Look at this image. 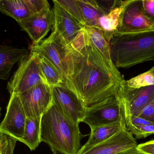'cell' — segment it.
Listing matches in <instances>:
<instances>
[{
    "label": "cell",
    "mask_w": 154,
    "mask_h": 154,
    "mask_svg": "<svg viewBox=\"0 0 154 154\" xmlns=\"http://www.w3.org/2000/svg\"><path fill=\"white\" fill-rule=\"evenodd\" d=\"M110 56L117 68H128L154 61V29L131 33H116L109 42Z\"/></svg>",
    "instance_id": "obj_3"
},
{
    "label": "cell",
    "mask_w": 154,
    "mask_h": 154,
    "mask_svg": "<svg viewBox=\"0 0 154 154\" xmlns=\"http://www.w3.org/2000/svg\"><path fill=\"white\" fill-rule=\"evenodd\" d=\"M125 121L124 107L118 91L102 101L86 108L82 122L91 130L106 125Z\"/></svg>",
    "instance_id": "obj_4"
},
{
    "label": "cell",
    "mask_w": 154,
    "mask_h": 154,
    "mask_svg": "<svg viewBox=\"0 0 154 154\" xmlns=\"http://www.w3.org/2000/svg\"><path fill=\"white\" fill-rule=\"evenodd\" d=\"M29 53L25 49L8 46L0 47V80L8 79L13 66Z\"/></svg>",
    "instance_id": "obj_16"
},
{
    "label": "cell",
    "mask_w": 154,
    "mask_h": 154,
    "mask_svg": "<svg viewBox=\"0 0 154 154\" xmlns=\"http://www.w3.org/2000/svg\"><path fill=\"white\" fill-rule=\"evenodd\" d=\"M41 119L26 118L24 136L21 143L27 146L32 151L36 150L42 142Z\"/></svg>",
    "instance_id": "obj_20"
},
{
    "label": "cell",
    "mask_w": 154,
    "mask_h": 154,
    "mask_svg": "<svg viewBox=\"0 0 154 154\" xmlns=\"http://www.w3.org/2000/svg\"><path fill=\"white\" fill-rule=\"evenodd\" d=\"M37 54L40 69L45 82L51 88L63 85L65 79L59 71L48 59Z\"/></svg>",
    "instance_id": "obj_21"
},
{
    "label": "cell",
    "mask_w": 154,
    "mask_h": 154,
    "mask_svg": "<svg viewBox=\"0 0 154 154\" xmlns=\"http://www.w3.org/2000/svg\"><path fill=\"white\" fill-rule=\"evenodd\" d=\"M127 130L137 139L144 138L154 135V124L148 125H128Z\"/></svg>",
    "instance_id": "obj_25"
},
{
    "label": "cell",
    "mask_w": 154,
    "mask_h": 154,
    "mask_svg": "<svg viewBox=\"0 0 154 154\" xmlns=\"http://www.w3.org/2000/svg\"><path fill=\"white\" fill-rule=\"evenodd\" d=\"M19 96L26 116L31 118H42L53 100L52 88L45 83H40Z\"/></svg>",
    "instance_id": "obj_9"
},
{
    "label": "cell",
    "mask_w": 154,
    "mask_h": 154,
    "mask_svg": "<svg viewBox=\"0 0 154 154\" xmlns=\"http://www.w3.org/2000/svg\"><path fill=\"white\" fill-rule=\"evenodd\" d=\"M17 141L11 137H8V145L2 154H14Z\"/></svg>",
    "instance_id": "obj_31"
},
{
    "label": "cell",
    "mask_w": 154,
    "mask_h": 154,
    "mask_svg": "<svg viewBox=\"0 0 154 154\" xmlns=\"http://www.w3.org/2000/svg\"><path fill=\"white\" fill-rule=\"evenodd\" d=\"M136 117L144 118L154 123V99L140 111Z\"/></svg>",
    "instance_id": "obj_28"
},
{
    "label": "cell",
    "mask_w": 154,
    "mask_h": 154,
    "mask_svg": "<svg viewBox=\"0 0 154 154\" xmlns=\"http://www.w3.org/2000/svg\"><path fill=\"white\" fill-rule=\"evenodd\" d=\"M27 118L19 95L11 94L4 118L0 124V134L21 142Z\"/></svg>",
    "instance_id": "obj_10"
},
{
    "label": "cell",
    "mask_w": 154,
    "mask_h": 154,
    "mask_svg": "<svg viewBox=\"0 0 154 154\" xmlns=\"http://www.w3.org/2000/svg\"><path fill=\"white\" fill-rule=\"evenodd\" d=\"M54 23V12L53 9L50 7L40 13L31 15L17 23L23 30L28 33L34 45L43 40L53 28Z\"/></svg>",
    "instance_id": "obj_13"
},
{
    "label": "cell",
    "mask_w": 154,
    "mask_h": 154,
    "mask_svg": "<svg viewBox=\"0 0 154 154\" xmlns=\"http://www.w3.org/2000/svg\"><path fill=\"white\" fill-rule=\"evenodd\" d=\"M53 154H59L57 153H53Z\"/></svg>",
    "instance_id": "obj_34"
},
{
    "label": "cell",
    "mask_w": 154,
    "mask_h": 154,
    "mask_svg": "<svg viewBox=\"0 0 154 154\" xmlns=\"http://www.w3.org/2000/svg\"><path fill=\"white\" fill-rule=\"evenodd\" d=\"M137 149L146 154H154V139L138 145Z\"/></svg>",
    "instance_id": "obj_30"
},
{
    "label": "cell",
    "mask_w": 154,
    "mask_h": 154,
    "mask_svg": "<svg viewBox=\"0 0 154 154\" xmlns=\"http://www.w3.org/2000/svg\"><path fill=\"white\" fill-rule=\"evenodd\" d=\"M0 111H1V108H0ZM0 116H1V113H0Z\"/></svg>",
    "instance_id": "obj_35"
},
{
    "label": "cell",
    "mask_w": 154,
    "mask_h": 154,
    "mask_svg": "<svg viewBox=\"0 0 154 154\" xmlns=\"http://www.w3.org/2000/svg\"><path fill=\"white\" fill-rule=\"evenodd\" d=\"M54 23L52 30L65 41L72 50L83 45L87 40L85 27L57 2L53 1Z\"/></svg>",
    "instance_id": "obj_7"
},
{
    "label": "cell",
    "mask_w": 154,
    "mask_h": 154,
    "mask_svg": "<svg viewBox=\"0 0 154 154\" xmlns=\"http://www.w3.org/2000/svg\"><path fill=\"white\" fill-rule=\"evenodd\" d=\"M116 154H146L137 149V146Z\"/></svg>",
    "instance_id": "obj_33"
},
{
    "label": "cell",
    "mask_w": 154,
    "mask_h": 154,
    "mask_svg": "<svg viewBox=\"0 0 154 154\" xmlns=\"http://www.w3.org/2000/svg\"><path fill=\"white\" fill-rule=\"evenodd\" d=\"M79 124L67 117L52 100L42 117L41 141L53 153L78 154L83 137Z\"/></svg>",
    "instance_id": "obj_2"
},
{
    "label": "cell",
    "mask_w": 154,
    "mask_h": 154,
    "mask_svg": "<svg viewBox=\"0 0 154 154\" xmlns=\"http://www.w3.org/2000/svg\"><path fill=\"white\" fill-rule=\"evenodd\" d=\"M53 100L69 119L81 123L85 116L86 107L78 96L63 85L52 88Z\"/></svg>",
    "instance_id": "obj_12"
},
{
    "label": "cell",
    "mask_w": 154,
    "mask_h": 154,
    "mask_svg": "<svg viewBox=\"0 0 154 154\" xmlns=\"http://www.w3.org/2000/svg\"><path fill=\"white\" fill-rule=\"evenodd\" d=\"M125 125V121L101 126L91 130L87 143L80 148L78 154H82L118 133Z\"/></svg>",
    "instance_id": "obj_15"
},
{
    "label": "cell",
    "mask_w": 154,
    "mask_h": 154,
    "mask_svg": "<svg viewBox=\"0 0 154 154\" xmlns=\"http://www.w3.org/2000/svg\"><path fill=\"white\" fill-rule=\"evenodd\" d=\"M8 137L3 134H0V154L2 153L4 150L8 145Z\"/></svg>",
    "instance_id": "obj_32"
},
{
    "label": "cell",
    "mask_w": 154,
    "mask_h": 154,
    "mask_svg": "<svg viewBox=\"0 0 154 154\" xmlns=\"http://www.w3.org/2000/svg\"><path fill=\"white\" fill-rule=\"evenodd\" d=\"M57 2L82 25L85 27L80 9L77 0H63L57 1Z\"/></svg>",
    "instance_id": "obj_24"
},
{
    "label": "cell",
    "mask_w": 154,
    "mask_h": 154,
    "mask_svg": "<svg viewBox=\"0 0 154 154\" xmlns=\"http://www.w3.org/2000/svg\"><path fill=\"white\" fill-rule=\"evenodd\" d=\"M0 11L17 22L31 16L24 0H0Z\"/></svg>",
    "instance_id": "obj_19"
},
{
    "label": "cell",
    "mask_w": 154,
    "mask_h": 154,
    "mask_svg": "<svg viewBox=\"0 0 154 154\" xmlns=\"http://www.w3.org/2000/svg\"><path fill=\"white\" fill-rule=\"evenodd\" d=\"M125 2L122 1L121 5L113 9L108 14L101 16L99 20L98 28L101 29L109 43L113 35L116 33Z\"/></svg>",
    "instance_id": "obj_18"
},
{
    "label": "cell",
    "mask_w": 154,
    "mask_h": 154,
    "mask_svg": "<svg viewBox=\"0 0 154 154\" xmlns=\"http://www.w3.org/2000/svg\"><path fill=\"white\" fill-rule=\"evenodd\" d=\"M85 29L88 40L91 44L108 60L112 62L109 43L105 38L101 29L95 27H85Z\"/></svg>",
    "instance_id": "obj_22"
},
{
    "label": "cell",
    "mask_w": 154,
    "mask_h": 154,
    "mask_svg": "<svg viewBox=\"0 0 154 154\" xmlns=\"http://www.w3.org/2000/svg\"><path fill=\"white\" fill-rule=\"evenodd\" d=\"M42 83H46L40 69L38 55L30 52L19 61L17 70L8 81L7 89L11 95H19Z\"/></svg>",
    "instance_id": "obj_6"
},
{
    "label": "cell",
    "mask_w": 154,
    "mask_h": 154,
    "mask_svg": "<svg viewBox=\"0 0 154 154\" xmlns=\"http://www.w3.org/2000/svg\"><path fill=\"white\" fill-rule=\"evenodd\" d=\"M125 80L121 83L118 93L124 107L126 124L154 99V86L131 89L126 85Z\"/></svg>",
    "instance_id": "obj_11"
},
{
    "label": "cell",
    "mask_w": 154,
    "mask_h": 154,
    "mask_svg": "<svg viewBox=\"0 0 154 154\" xmlns=\"http://www.w3.org/2000/svg\"><path fill=\"white\" fill-rule=\"evenodd\" d=\"M143 11L154 22V0H142Z\"/></svg>",
    "instance_id": "obj_29"
},
{
    "label": "cell",
    "mask_w": 154,
    "mask_h": 154,
    "mask_svg": "<svg viewBox=\"0 0 154 154\" xmlns=\"http://www.w3.org/2000/svg\"><path fill=\"white\" fill-rule=\"evenodd\" d=\"M31 15L40 13L51 6L47 0H24Z\"/></svg>",
    "instance_id": "obj_26"
},
{
    "label": "cell",
    "mask_w": 154,
    "mask_h": 154,
    "mask_svg": "<svg viewBox=\"0 0 154 154\" xmlns=\"http://www.w3.org/2000/svg\"><path fill=\"white\" fill-rule=\"evenodd\" d=\"M154 29V22L144 13L142 0L125 1L116 33H131Z\"/></svg>",
    "instance_id": "obj_8"
},
{
    "label": "cell",
    "mask_w": 154,
    "mask_h": 154,
    "mask_svg": "<svg viewBox=\"0 0 154 154\" xmlns=\"http://www.w3.org/2000/svg\"><path fill=\"white\" fill-rule=\"evenodd\" d=\"M137 145L135 138L125 126L113 136L82 154H116Z\"/></svg>",
    "instance_id": "obj_14"
},
{
    "label": "cell",
    "mask_w": 154,
    "mask_h": 154,
    "mask_svg": "<svg viewBox=\"0 0 154 154\" xmlns=\"http://www.w3.org/2000/svg\"><path fill=\"white\" fill-rule=\"evenodd\" d=\"M99 6L102 9L105 14H107L113 9L121 5L122 1L118 0H96Z\"/></svg>",
    "instance_id": "obj_27"
},
{
    "label": "cell",
    "mask_w": 154,
    "mask_h": 154,
    "mask_svg": "<svg viewBox=\"0 0 154 154\" xmlns=\"http://www.w3.org/2000/svg\"><path fill=\"white\" fill-rule=\"evenodd\" d=\"M31 52L42 55L48 59L59 71L64 79L68 77L72 50L56 32L52 31L48 38L42 40L38 44H32Z\"/></svg>",
    "instance_id": "obj_5"
},
{
    "label": "cell",
    "mask_w": 154,
    "mask_h": 154,
    "mask_svg": "<svg viewBox=\"0 0 154 154\" xmlns=\"http://www.w3.org/2000/svg\"><path fill=\"white\" fill-rule=\"evenodd\" d=\"M124 80L113 62L87 40L70 55V70L63 86L75 93L86 107L117 93Z\"/></svg>",
    "instance_id": "obj_1"
},
{
    "label": "cell",
    "mask_w": 154,
    "mask_h": 154,
    "mask_svg": "<svg viewBox=\"0 0 154 154\" xmlns=\"http://www.w3.org/2000/svg\"><path fill=\"white\" fill-rule=\"evenodd\" d=\"M80 9L85 27L98 28V21L105 15L96 0H77Z\"/></svg>",
    "instance_id": "obj_17"
},
{
    "label": "cell",
    "mask_w": 154,
    "mask_h": 154,
    "mask_svg": "<svg viewBox=\"0 0 154 154\" xmlns=\"http://www.w3.org/2000/svg\"><path fill=\"white\" fill-rule=\"evenodd\" d=\"M125 82L128 88L134 89L154 86V66L148 71L129 80H125Z\"/></svg>",
    "instance_id": "obj_23"
}]
</instances>
